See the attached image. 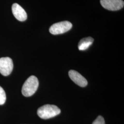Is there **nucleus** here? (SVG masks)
<instances>
[{
    "label": "nucleus",
    "instance_id": "f257e3e1",
    "mask_svg": "<svg viewBox=\"0 0 124 124\" xmlns=\"http://www.w3.org/2000/svg\"><path fill=\"white\" fill-rule=\"evenodd\" d=\"M39 86V81L34 75L29 77L23 85L22 93L26 97H31L35 93Z\"/></svg>",
    "mask_w": 124,
    "mask_h": 124
},
{
    "label": "nucleus",
    "instance_id": "f03ea898",
    "mask_svg": "<svg viewBox=\"0 0 124 124\" xmlns=\"http://www.w3.org/2000/svg\"><path fill=\"white\" fill-rule=\"evenodd\" d=\"M61 110L54 105L46 104L40 107L37 110V115L42 119H48L58 115Z\"/></svg>",
    "mask_w": 124,
    "mask_h": 124
},
{
    "label": "nucleus",
    "instance_id": "7ed1b4c3",
    "mask_svg": "<svg viewBox=\"0 0 124 124\" xmlns=\"http://www.w3.org/2000/svg\"><path fill=\"white\" fill-rule=\"evenodd\" d=\"M72 27V24L69 21H65L53 24L49 29L50 32L53 35H59L70 31Z\"/></svg>",
    "mask_w": 124,
    "mask_h": 124
},
{
    "label": "nucleus",
    "instance_id": "20e7f679",
    "mask_svg": "<svg viewBox=\"0 0 124 124\" xmlns=\"http://www.w3.org/2000/svg\"><path fill=\"white\" fill-rule=\"evenodd\" d=\"M13 62L11 58H0V73L2 75H9L13 71Z\"/></svg>",
    "mask_w": 124,
    "mask_h": 124
},
{
    "label": "nucleus",
    "instance_id": "39448f33",
    "mask_svg": "<svg viewBox=\"0 0 124 124\" xmlns=\"http://www.w3.org/2000/svg\"><path fill=\"white\" fill-rule=\"evenodd\" d=\"M102 7L110 11H118L122 9L124 6L122 0H100Z\"/></svg>",
    "mask_w": 124,
    "mask_h": 124
},
{
    "label": "nucleus",
    "instance_id": "423d86ee",
    "mask_svg": "<svg viewBox=\"0 0 124 124\" xmlns=\"http://www.w3.org/2000/svg\"><path fill=\"white\" fill-rule=\"evenodd\" d=\"M69 75L71 79L76 84L81 87H85L87 84V81L79 73L74 70H70L69 72Z\"/></svg>",
    "mask_w": 124,
    "mask_h": 124
},
{
    "label": "nucleus",
    "instance_id": "0eeeda50",
    "mask_svg": "<svg viewBox=\"0 0 124 124\" xmlns=\"http://www.w3.org/2000/svg\"><path fill=\"white\" fill-rule=\"evenodd\" d=\"M12 12L14 16L20 21H24L27 18V15L25 10L17 3H14L12 6Z\"/></svg>",
    "mask_w": 124,
    "mask_h": 124
},
{
    "label": "nucleus",
    "instance_id": "6e6552de",
    "mask_svg": "<svg viewBox=\"0 0 124 124\" xmlns=\"http://www.w3.org/2000/svg\"><path fill=\"white\" fill-rule=\"evenodd\" d=\"M94 39L91 37H88L82 39L78 45V49L80 51H85L88 49L92 45Z\"/></svg>",
    "mask_w": 124,
    "mask_h": 124
},
{
    "label": "nucleus",
    "instance_id": "1a4fd4ad",
    "mask_svg": "<svg viewBox=\"0 0 124 124\" xmlns=\"http://www.w3.org/2000/svg\"><path fill=\"white\" fill-rule=\"evenodd\" d=\"M6 100V94L4 89L0 86V105H3Z\"/></svg>",
    "mask_w": 124,
    "mask_h": 124
},
{
    "label": "nucleus",
    "instance_id": "9d476101",
    "mask_svg": "<svg viewBox=\"0 0 124 124\" xmlns=\"http://www.w3.org/2000/svg\"><path fill=\"white\" fill-rule=\"evenodd\" d=\"M93 124H105V120L102 116H98L97 118L95 120L93 123Z\"/></svg>",
    "mask_w": 124,
    "mask_h": 124
}]
</instances>
